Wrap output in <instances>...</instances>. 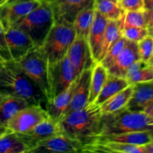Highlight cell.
<instances>
[{"instance_id": "cell-1", "label": "cell", "mask_w": 153, "mask_h": 153, "mask_svg": "<svg viewBox=\"0 0 153 153\" xmlns=\"http://www.w3.org/2000/svg\"><path fill=\"white\" fill-rule=\"evenodd\" d=\"M0 92L25 99L31 105L46 103L40 88L13 61L4 63L0 70Z\"/></svg>"}, {"instance_id": "cell-2", "label": "cell", "mask_w": 153, "mask_h": 153, "mask_svg": "<svg viewBox=\"0 0 153 153\" xmlns=\"http://www.w3.org/2000/svg\"><path fill=\"white\" fill-rule=\"evenodd\" d=\"M102 113L100 105L88 103L82 108L70 112L58 122L61 133L82 142L100 134Z\"/></svg>"}, {"instance_id": "cell-3", "label": "cell", "mask_w": 153, "mask_h": 153, "mask_svg": "<svg viewBox=\"0 0 153 153\" xmlns=\"http://www.w3.org/2000/svg\"><path fill=\"white\" fill-rule=\"evenodd\" d=\"M153 124V119L143 111H132L126 108L108 114H102L100 134H112L146 131Z\"/></svg>"}, {"instance_id": "cell-4", "label": "cell", "mask_w": 153, "mask_h": 153, "mask_svg": "<svg viewBox=\"0 0 153 153\" xmlns=\"http://www.w3.org/2000/svg\"><path fill=\"white\" fill-rule=\"evenodd\" d=\"M55 21L51 0H41L37 7L13 26L25 31L35 46L40 47Z\"/></svg>"}, {"instance_id": "cell-5", "label": "cell", "mask_w": 153, "mask_h": 153, "mask_svg": "<svg viewBox=\"0 0 153 153\" xmlns=\"http://www.w3.org/2000/svg\"><path fill=\"white\" fill-rule=\"evenodd\" d=\"M76 38L73 24L67 21H55L50 31L40 47L48 64L64 58Z\"/></svg>"}, {"instance_id": "cell-6", "label": "cell", "mask_w": 153, "mask_h": 153, "mask_svg": "<svg viewBox=\"0 0 153 153\" xmlns=\"http://www.w3.org/2000/svg\"><path fill=\"white\" fill-rule=\"evenodd\" d=\"M16 63L22 71L40 88L46 97V102L49 100V64L40 47L31 50Z\"/></svg>"}, {"instance_id": "cell-7", "label": "cell", "mask_w": 153, "mask_h": 153, "mask_svg": "<svg viewBox=\"0 0 153 153\" xmlns=\"http://www.w3.org/2000/svg\"><path fill=\"white\" fill-rule=\"evenodd\" d=\"M49 118V114L43 106L29 105L13 115L7 123V127L13 132L24 133Z\"/></svg>"}, {"instance_id": "cell-8", "label": "cell", "mask_w": 153, "mask_h": 153, "mask_svg": "<svg viewBox=\"0 0 153 153\" xmlns=\"http://www.w3.org/2000/svg\"><path fill=\"white\" fill-rule=\"evenodd\" d=\"M76 77L73 65L67 55L59 61L49 64V100L67 89Z\"/></svg>"}, {"instance_id": "cell-9", "label": "cell", "mask_w": 153, "mask_h": 153, "mask_svg": "<svg viewBox=\"0 0 153 153\" xmlns=\"http://www.w3.org/2000/svg\"><path fill=\"white\" fill-rule=\"evenodd\" d=\"M83 142L66 134H57L39 142L30 153L82 152Z\"/></svg>"}, {"instance_id": "cell-10", "label": "cell", "mask_w": 153, "mask_h": 153, "mask_svg": "<svg viewBox=\"0 0 153 153\" xmlns=\"http://www.w3.org/2000/svg\"><path fill=\"white\" fill-rule=\"evenodd\" d=\"M41 0H14L0 7V22L4 31L23 19Z\"/></svg>"}, {"instance_id": "cell-11", "label": "cell", "mask_w": 153, "mask_h": 153, "mask_svg": "<svg viewBox=\"0 0 153 153\" xmlns=\"http://www.w3.org/2000/svg\"><path fill=\"white\" fill-rule=\"evenodd\" d=\"M4 32L7 47L13 61H20L31 50L37 48L29 36L17 27H10Z\"/></svg>"}, {"instance_id": "cell-12", "label": "cell", "mask_w": 153, "mask_h": 153, "mask_svg": "<svg viewBox=\"0 0 153 153\" xmlns=\"http://www.w3.org/2000/svg\"><path fill=\"white\" fill-rule=\"evenodd\" d=\"M66 55L73 65L76 76H79L83 70L92 68L94 65L87 39L76 37Z\"/></svg>"}, {"instance_id": "cell-13", "label": "cell", "mask_w": 153, "mask_h": 153, "mask_svg": "<svg viewBox=\"0 0 153 153\" xmlns=\"http://www.w3.org/2000/svg\"><path fill=\"white\" fill-rule=\"evenodd\" d=\"M21 140L29 148V152L34 148V146L42 140L61 134L58 123H56L50 117L36 126L34 128L24 133H16Z\"/></svg>"}, {"instance_id": "cell-14", "label": "cell", "mask_w": 153, "mask_h": 153, "mask_svg": "<svg viewBox=\"0 0 153 153\" xmlns=\"http://www.w3.org/2000/svg\"><path fill=\"white\" fill-rule=\"evenodd\" d=\"M82 152L145 153V151L143 146L88 139L83 141Z\"/></svg>"}, {"instance_id": "cell-15", "label": "cell", "mask_w": 153, "mask_h": 153, "mask_svg": "<svg viewBox=\"0 0 153 153\" xmlns=\"http://www.w3.org/2000/svg\"><path fill=\"white\" fill-rule=\"evenodd\" d=\"M137 43L127 40L125 46L111 65L108 68L109 74L126 77L127 70L135 61H139Z\"/></svg>"}, {"instance_id": "cell-16", "label": "cell", "mask_w": 153, "mask_h": 153, "mask_svg": "<svg viewBox=\"0 0 153 153\" xmlns=\"http://www.w3.org/2000/svg\"><path fill=\"white\" fill-rule=\"evenodd\" d=\"M78 77L79 76L70 84L67 89L46 102V111L49 114V117L56 123H58L62 119L70 106L75 89L77 85Z\"/></svg>"}, {"instance_id": "cell-17", "label": "cell", "mask_w": 153, "mask_h": 153, "mask_svg": "<svg viewBox=\"0 0 153 153\" xmlns=\"http://www.w3.org/2000/svg\"><path fill=\"white\" fill-rule=\"evenodd\" d=\"M94 0H51L55 21L73 23L78 13Z\"/></svg>"}, {"instance_id": "cell-18", "label": "cell", "mask_w": 153, "mask_h": 153, "mask_svg": "<svg viewBox=\"0 0 153 153\" xmlns=\"http://www.w3.org/2000/svg\"><path fill=\"white\" fill-rule=\"evenodd\" d=\"M108 19L95 10V18L88 37L91 57L94 64L100 61L104 34Z\"/></svg>"}, {"instance_id": "cell-19", "label": "cell", "mask_w": 153, "mask_h": 153, "mask_svg": "<svg viewBox=\"0 0 153 153\" xmlns=\"http://www.w3.org/2000/svg\"><path fill=\"white\" fill-rule=\"evenodd\" d=\"M132 85V95L126 108L132 111H143L153 102V81Z\"/></svg>"}, {"instance_id": "cell-20", "label": "cell", "mask_w": 153, "mask_h": 153, "mask_svg": "<svg viewBox=\"0 0 153 153\" xmlns=\"http://www.w3.org/2000/svg\"><path fill=\"white\" fill-rule=\"evenodd\" d=\"M92 68L83 70L78 77L77 85L75 89L70 106L65 114L77 109L82 108L88 104L90 95V85Z\"/></svg>"}, {"instance_id": "cell-21", "label": "cell", "mask_w": 153, "mask_h": 153, "mask_svg": "<svg viewBox=\"0 0 153 153\" xmlns=\"http://www.w3.org/2000/svg\"><path fill=\"white\" fill-rule=\"evenodd\" d=\"M88 139L101 140V141L119 142V143L137 145V146H144L152 141V138L148 130L121 133V134H107V135H97Z\"/></svg>"}, {"instance_id": "cell-22", "label": "cell", "mask_w": 153, "mask_h": 153, "mask_svg": "<svg viewBox=\"0 0 153 153\" xmlns=\"http://www.w3.org/2000/svg\"><path fill=\"white\" fill-rule=\"evenodd\" d=\"M95 18L94 2L81 10L73 21V27L76 31V37H82L88 40L90 30Z\"/></svg>"}, {"instance_id": "cell-23", "label": "cell", "mask_w": 153, "mask_h": 153, "mask_svg": "<svg viewBox=\"0 0 153 153\" xmlns=\"http://www.w3.org/2000/svg\"><path fill=\"white\" fill-rule=\"evenodd\" d=\"M126 79L129 85L153 81V66L139 60L131 64L127 70Z\"/></svg>"}, {"instance_id": "cell-24", "label": "cell", "mask_w": 153, "mask_h": 153, "mask_svg": "<svg viewBox=\"0 0 153 153\" xmlns=\"http://www.w3.org/2000/svg\"><path fill=\"white\" fill-rule=\"evenodd\" d=\"M129 85L126 78L109 74L94 103L100 105L105 100Z\"/></svg>"}, {"instance_id": "cell-25", "label": "cell", "mask_w": 153, "mask_h": 153, "mask_svg": "<svg viewBox=\"0 0 153 153\" xmlns=\"http://www.w3.org/2000/svg\"><path fill=\"white\" fill-rule=\"evenodd\" d=\"M29 105L31 104L25 99L7 96L0 104V123L7 126V123L13 115Z\"/></svg>"}, {"instance_id": "cell-26", "label": "cell", "mask_w": 153, "mask_h": 153, "mask_svg": "<svg viewBox=\"0 0 153 153\" xmlns=\"http://www.w3.org/2000/svg\"><path fill=\"white\" fill-rule=\"evenodd\" d=\"M133 93V85H129L125 89L114 94L100 105L102 114H108L123 108L128 104Z\"/></svg>"}, {"instance_id": "cell-27", "label": "cell", "mask_w": 153, "mask_h": 153, "mask_svg": "<svg viewBox=\"0 0 153 153\" xmlns=\"http://www.w3.org/2000/svg\"><path fill=\"white\" fill-rule=\"evenodd\" d=\"M108 76L107 68L100 62L96 63L92 67L90 85V95L88 102H94L101 91Z\"/></svg>"}, {"instance_id": "cell-28", "label": "cell", "mask_w": 153, "mask_h": 153, "mask_svg": "<svg viewBox=\"0 0 153 153\" xmlns=\"http://www.w3.org/2000/svg\"><path fill=\"white\" fill-rule=\"evenodd\" d=\"M94 9L108 20H117L123 17L125 10L117 0H94Z\"/></svg>"}, {"instance_id": "cell-29", "label": "cell", "mask_w": 153, "mask_h": 153, "mask_svg": "<svg viewBox=\"0 0 153 153\" xmlns=\"http://www.w3.org/2000/svg\"><path fill=\"white\" fill-rule=\"evenodd\" d=\"M29 148L16 132L10 131L0 137V153H28Z\"/></svg>"}, {"instance_id": "cell-30", "label": "cell", "mask_w": 153, "mask_h": 153, "mask_svg": "<svg viewBox=\"0 0 153 153\" xmlns=\"http://www.w3.org/2000/svg\"><path fill=\"white\" fill-rule=\"evenodd\" d=\"M123 18L120 19H117V20L108 21L104 34L100 61L105 56L109 48L122 36Z\"/></svg>"}, {"instance_id": "cell-31", "label": "cell", "mask_w": 153, "mask_h": 153, "mask_svg": "<svg viewBox=\"0 0 153 153\" xmlns=\"http://www.w3.org/2000/svg\"><path fill=\"white\" fill-rule=\"evenodd\" d=\"M127 40L123 37V36H121L110 48H109L108 50L107 51L106 54L105 55V56L103 57L102 59L101 60L100 63L102 64L104 67H105L106 68H108L112 64V63L114 61V60L116 59L117 57L119 55V54L120 53V52L122 51V49H123V47L125 46Z\"/></svg>"}, {"instance_id": "cell-32", "label": "cell", "mask_w": 153, "mask_h": 153, "mask_svg": "<svg viewBox=\"0 0 153 153\" xmlns=\"http://www.w3.org/2000/svg\"><path fill=\"white\" fill-rule=\"evenodd\" d=\"M135 26L146 28L144 10L126 11L123 18V27Z\"/></svg>"}, {"instance_id": "cell-33", "label": "cell", "mask_w": 153, "mask_h": 153, "mask_svg": "<svg viewBox=\"0 0 153 153\" xmlns=\"http://www.w3.org/2000/svg\"><path fill=\"white\" fill-rule=\"evenodd\" d=\"M148 35L146 28L135 26L123 27L122 36H123L127 40L138 43L139 41Z\"/></svg>"}, {"instance_id": "cell-34", "label": "cell", "mask_w": 153, "mask_h": 153, "mask_svg": "<svg viewBox=\"0 0 153 153\" xmlns=\"http://www.w3.org/2000/svg\"><path fill=\"white\" fill-rule=\"evenodd\" d=\"M140 59L148 63L153 53V37L147 35L137 43Z\"/></svg>"}, {"instance_id": "cell-35", "label": "cell", "mask_w": 153, "mask_h": 153, "mask_svg": "<svg viewBox=\"0 0 153 153\" xmlns=\"http://www.w3.org/2000/svg\"><path fill=\"white\" fill-rule=\"evenodd\" d=\"M0 56L4 59L5 62L12 61L6 41L5 32L1 22H0Z\"/></svg>"}, {"instance_id": "cell-36", "label": "cell", "mask_w": 153, "mask_h": 153, "mask_svg": "<svg viewBox=\"0 0 153 153\" xmlns=\"http://www.w3.org/2000/svg\"><path fill=\"white\" fill-rule=\"evenodd\" d=\"M119 3L125 11H133L143 9V0H120Z\"/></svg>"}, {"instance_id": "cell-37", "label": "cell", "mask_w": 153, "mask_h": 153, "mask_svg": "<svg viewBox=\"0 0 153 153\" xmlns=\"http://www.w3.org/2000/svg\"><path fill=\"white\" fill-rule=\"evenodd\" d=\"M145 18H146V29L148 31V35L153 37V11L152 10H144Z\"/></svg>"}, {"instance_id": "cell-38", "label": "cell", "mask_w": 153, "mask_h": 153, "mask_svg": "<svg viewBox=\"0 0 153 153\" xmlns=\"http://www.w3.org/2000/svg\"><path fill=\"white\" fill-rule=\"evenodd\" d=\"M143 9L153 11V0H143Z\"/></svg>"}, {"instance_id": "cell-39", "label": "cell", "mask_w": 153, "mask_h": 153, "mask_svg": "<svg viewBox=\"0 0 153 153\" xmlns=\"http://www.w3.org/2000/svg\"><path fill=\"white\" fill-rule=\"evenodd\" d=\"M143 112H145L146 114L149 115L150 117H152L153 119V102L144 109Z\"/></svg>"}, {"instance_id": "cell-40", "label": "cell", "mask_w": 153, "mask_h": 153, "mask_svg": "<svg viewBox=\"0 0 153 153\" xmlns=\"http://www.w3.org/2000/svg\"><path fill=\"white\" fill-rule=\"evenodd\" d=\"M9 131H10V130L5 125L0 123V137L4 135V134H6V133L9 132Z\"/></svg>"}, {"instance_id": "cell-41", "label": "cell", "mask_w": 153, "mask_h": 153, "mask_svg": "<svg viewBox=\"0 0 153 153\" xmlns=\"http://www.w3.org/2000/svg\"><path fill=\"white\" fill-rule=\"evenodd\" d=\"M145 153H153V141L143 146Z\"/></svg>"}, {"instance_id": "cell-42", "label": "cell", "mask_w": 153, "mask_h": 153, "mask_svg": "<svg viewBox=\"0 0 153 153\" xmlns=\"http://www.w3.org/2000/svg\"><path fill=\"white\" fill-rule=\"evenodd\" d=\"M148 131H149V134H150L151 137H152V138L153 139V124L149 126V128H148Z\"/></svg>"}, {"instance_id": "cell-43", "label": "cell", "mask_w": 153, "mask_h": 153, "mask_svg": "<svg viewBox=\"0 0 153 153\" xmlns=\"http://www.w3.org/2000/svg\"><path fill=\"white\" fill-rule=\"evenodd\" d=\"M6 97H7V95H5V94H3V93L0 92V104H1V102L4 100V98H5Z\"/></svg>"}, {"instance_id": "cell-44", "label": "cell", "mask_w": 153, "mask_h": 153, "mask_svg": "<svg viewBox=\"0 0 153 153\" xmlns=\"http://www.w3.org/2000/svg\"><path fill=\"white\" fill-rule=\"evenodd\" d=\"M148 63H149V64H151V65L153 66V53H152V57H151V58H150V59H149V62H148Z\"/></svg>"}, {"instance_id": "cell-45", "label": "cell", "mask_w": 153, "mask_h": 153, "mask_svg": "<svg viewBox=\"0 0 153 153\" xmlns=\"http://www.w3.org/2000/svg\"><path fill=\"white\" fill-rule=\"evenodd\" d=\"M0 62L2 63V64H4V63H5V61H4V59H3V58H1V56H0Z\"/></svg>"}, {"instance_id": "cell-46", "label": "cell", "mask_w": 153, "mask_h": 153, "mask_svg": "<svg viewBox=\"0 0 153 153\" xmlns=\"http://www.w3.org/2000/svg\"><path fill=\"white\" fill-rule=\"evenodd\" d=\"M2 65H3V64H2V63H1V62H0V70H1V67H2Z\"/></svg>"}, {"instance_id": "cell-47", "label": "cell", "mask_w": 153, "mask_h": 153, "mask_svg": "<svg viewBox=\"0 0 153 153\" xmlns=\"http://www.w3.org/2000/svg\"><path fill=\"white\" fill-rule=\"evenodd\" d=\"M117 1H120V0H117Z\"/></svg>"}, {"instance_id": "cell-48", "label": "cell", "mask_w": 153, "mask_h": 153, "mask_svg": "<svg viewBox=\"0 0 153 153\" xmlns=\"http://www.w3.org/2000/svg\"><path fill=\"white\" fill-rule=\"evenodd\" d=\"M152 141H153V139H152Z\"/></svg>"}]
</instances>
